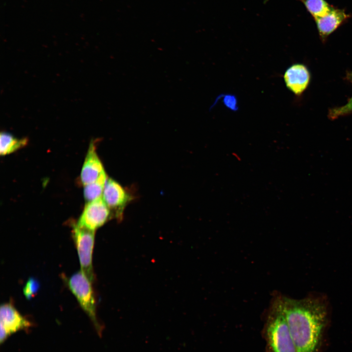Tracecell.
Returning a JSON list of instances; mask_svg holds the SVG:
<instances>
[{
    "label": "cell",
    "mask_w": 352,
    "mask_h": 352,
    "mask_svg": "<svg viewBox=\"0 0 352 352\" xmlns=\"http://www.w3.org/2000/svg\"><path fill=\"white\" fill-rule=\"evenodd\" d=\"M296 352H321L328 323L327 306L320 297L282 298Z\"/></svg>",
    "instance_id": "cell-1"
},
{
    "label": "cell",
    "mask_w": 352,
    "mask_h": 352,
    "mask_svg": "<svg viewBox=\"0 0 352 352\" xmlns=\"http://www.w3.org/2000/svg\"><path fill=\"white\" fill-rule=\"evenodd\" d=\"M266 337L271 352H296L283 307L282 297L274 302L268 316Z\"/></svg>",
    "instance_id": "cell-2"
},
{
    "label": "cell",
    "mask_w": 352,
    "mask_h": 352,
    "mask_svg": "<svg viewBox=\"0 0 352 352\" xmlns=\"http://www.w3.org/2000/svg\"><path fill=\"white\" fill-rule=\"evenodd\" d=\"M91 282L84 273L80 270L68 278L67 285L82 309L98 329L99 325L95 315V301Z\"/></svg>",
    "instance_id": "cell-3"
},
{
    "label": "cell",
    "mask_w": 352,
    "mask_h": 352,
    "mask_svg": "<svg viewBox=\"0 0 352 352\" xmlns=\"http://www.w3.org/2000/svg\"><path fill=\"white\" fill-rule=\"evenodd\" d=\"M73 238L78 252L81 270L91 282L94 280L92 255L94 243V231L79 226H73Z\"/></svg>",
    "instance_id": "cell-4"
},
{
    "label": "cell",
    "mask_w": 352,
    "mask_h": 352,
    "mask_svg": "<svg viewBox=\"0 0 352 352\" xmlns=\"http://www.w3.org/2000/svg\"><path fill=\"white\" fill-rule=\"evenodd\" d=\"M110 211L102 197L88 202L76 224L95 231L109 219Z\"/></svg>",
    "instance_id": "cell-5"
},
{
    "label": "cell",
    "mask_w": 352,
    "mask_h": 352,
    "mask_svg": "<svg viewBox=\"0 0 352 352\" xmlns=\"http://www.w3.org/2000/svg\"><path fill=\"white\" fill-rule=\"evenodd\" d=\"M102 198L116 218L121 219L126 205L132 200V196L114 180L107 178Z\"/></svg>",
    "instance_id": "cell-6"
},
{
    "label": "cell",
    "mask_w": 352,
    "mask_h": 352,
    "mask_svg": "<svg viewBox=\"0 0 352 352\" xmlns=\"http://www.w3.org/2000/svg\"><path fill=\"white\" fill-rule=\"evenodd\" d=\"M0 341L2 343L16 331L29 328L31 324L9 303L3 304L0 308Z\"/></svg>",
    "instance_id": "cell-7"
},
{
    "label": "cell",
    "mask_w": 352,
    "mask_h": 352,
    "mask_svg": "<svg viewBox=\"0 0 352 352\" xmlns=\"http://www.w3.org/2000/svg\"><path fill=\"white\" fill-rule=\"evenodd\" d=\"M283 78L286 88L295 95L300 96L309 84L310 74L305 65L294 64L286 69Z\"/></svg>",
    "instance_id": "cell-8"
},
{
    "label": "cell",
    "mask_w": 352,
    "mask_h": 352,
    "mask_svg": "<svg viewBox=\"0 0 352 352\" xmlns=\"http://www.w3.org/2000/svg\"><path fill=\"white\" fill-rule=\"evenodd\" d=\"M350 17L344 9L333 7L327 14L315 19L321 40L325 42L328 37Z\"/></svg>",
    "instance_id": "cell-9"
},
{
    "label": "cell",
    "mask_w": 352,
    "mask_h": 352,
    "mask_svg": "<svg viewBox=\"0 0 352 352\" xmlns=\"http://www.w3.org/2000/svg\"><path fill=\"white\" fill-rule=\"evenodd\" d=\"M99 158L94 144L91 143L81 173V180L85 186L96 180L104 171Z\"/></svg>",
    "instance_id": "cell-10"
},
{
    "label": "cell",
    "mask_w": 352,
    "mask_h": 352,
    "mask_svg": "<svg viewBox=\"0 0 352 352\" xmlns=\"http://www.w3.org/2000/svg\"><path fill=\"white\" fill-rule=\"evenodd\" d=\"M25 138H17L10 133L1 132L0 135V154L1 155L14 152L27 144Z\"/></svg>",
    "instance_id": "cell-11"
},
{
    "label": "cell",
    "mask_w": 352,
    "mask_h": 352,
    "mask_svg": "<svg viewBox=\"0 0 352 352\" xmlns=\"http://www.w3.org/2000/svg\"><path fill=\"white\" fill-rule=\"evenodd\" d=\"M107 178L104 171L96 180L84 186V196L88 202L102 197Z\"/></svg>",
    "instance_id": "cell-12"
},
{
    "label": "cell",
    "mask_w": 352,
    "mask_h": 352,
    "mask_svg": "<svg viewBox=\"0 0 352 352\" xmlns=\"http://www.w3.org/2000/svg\"><path fill=\"white\" fill-rule=\"evenodd\" d=\"M305 6L314 19L327 14L333 7L325 0H298Z\"/></svg>",
    "instance_id": "cell-13"
},
{
    "label": "cell",
    "mask_w": 352,
    "mask_h": 352,
    "mask_svg": "<svg viewBox=\"0 0 352 352\" xmlns=\"http://www.w3.org/2000/svg\"><path fill=\"white\" fill-rule=\"evenodd\" d=\"M351 75L352 79V74ZM351 113H352V96L344 105L330 110L329 117L331 119H335Z\"/></svg>",
    "instance_id": "cell-14"
},
{
    "label": "cell",
    "mask_w": 352,
    "mask_h": 352,
    "mask_svg": "<svg viewBox=\"0 0 352 352\" xmlns=\"http://www.w3.org/2000/svg\"><path fill=\"white\" fill-rule=\"evenodd\" d=\"M40 287L39 282L34 278H30L23 287V294L27 299L35 296Z\"/></svg>",
    "instance_id": "cell-15"
},
{
    "label": "cell",
    "mask_w": 352,
    "mask_h": 352,
    "mask_svg": "<svg viewBox=\"0 0 352 352\" xmlns=\"http://www.w3.org/2000/svg\"><path fill=\"white\" fill-rule=\"evenodd\" d=\"M223 102L224 105L231 110L235 111L238 109L236 97L231 94H226L224 96Z\"/></svg>",
    "instance_id": "cell-16"
}]
</instances>
